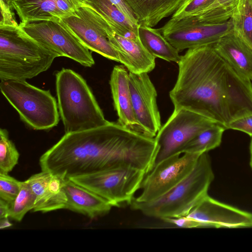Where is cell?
Listing matches in <instances>:
<instances>
[{
    "label": "cell",
    "instance_id": "6da1fadb",
    "mask_svg": "<svg viewBox=\"0 0 252 252\" xmlns=\"http://www.w3.org/2000/svg\"><path fill=\"white\" fill-rule=\"evenodd\" d=\"M158 146L152 138L118 122L88 130L65 133L39 158L42 171L63 178L120 168L132 167L148 173Z\"/></svg>",
    "mask_w": 252,
    "mask_h": 252
},
{
    "label": "cell",
    "instance_id": "7a4b0ae2",
    "mask_svg": "<svg viewBox=\"0 0 252 252\" xmlns=\"http://www.w3.org/2000/svg\"><path fill=\"white\" fill-rule=\"evenodd\" d=\"M169 96L174 108L185 109L224 127L252 114V82L236 71L213 45L188 49L178 63Z\"/></svg>",
    "mask_w": 252,
    "mask_h": 252
},
{
    "label": "cell",
    "instance_id": "3957f363",
    "mask_svg": "<svg viewBox=\"0 0 252 252\" xmlns=\"http://www.w3.org/2000/svg\"><path fill=\"white\" fill-rule=\"evenodd\" d=\"M56 90L65 133L88 130L109 123L86 80L73 70L56 73Z\"/></svg>",
    "mask_w": 252,
    "mask_h": 252
},
{
    "label": "cell",
    "instance_id": "277c9868",
    "mask_svg": "<svg viewBox=\"0 0 252 252\" xmlns=\"http://www.w3.org/2000/svg\"><path fill=\"white\" fill-rule=\"evenodd\" d=\"M56 54L19 26H0V79L26 80L47 70Z\"/></svg>",
    "mask_w": 252,
    "mask_h": 252
},
{
    "label": "cell",
    "instance_id": "5b68a950",
    "mask_svg": "<svg viewBox=\"0 0 252 252\" xmlns=\"http://www.w3.org/2000/svg\"><path fill=\"white\" fill-rule=\"evenodd\" d=\"M214 179L210 158L204 153L200 156L191 172L166 193L148 202L133 199L130 205L132 209L147 216L161 220L186 216L208 194Z\"/></svg>",
    "mask_w": 252,
    "mask_h": 252
},
{
    "label": "cell",
    "instance_id": "8992f818",
    "mask_svg": "<svg viewBox=\"0 0 252 252\" xmlns=\"http://www.w3.org/2000/svg\"><path fill=\"white\" fill-rule=\"evenodd\" d=\"M0 89L20 119L32 129L48 130L58 124L57 100L49 90L17 80L0 81Z\"/></svg>",
    "mask_w": 252,
    "mask_h": 252
},
{
    "label": "cell",
    "instance_id": "52a82bcc",
    "mask_svg": "<svg viewBox=\"0 0 252 252\" xmlns=\"http://www.w3.org/2000/svg\"><path fill=\"white\" fill-rule=\"evenodd\" d=\"M19 26L58 57L70 58L86 67L95 63L90 50L61 18L21 22Z\"/></svg>",
    "mask_w": 252,
    "mask_h": 252
},
{
    "label": "cell",
    "instance_id": "ba28073f",
    "mask_svg": "<svg viewBox=\"0 0 252 252\" xmlns=\"http://www.w3.org/2000/svg\"><path fill=\"white\" fill-rule=\"evenodd\" d=\"M146 173L132 167H120L70 178L98 195L112 206L131 203Z\"/></svg>",
    "mask_w": 252,
    "mask_h": 252
},
{
    "label": "cell",
    "instance_id": "9c48e42d",
    "mask_svg": "<svg viewBox=\"0 0 252 252\" xmlns=\"http://www.w3.org/2000/svg\"><path fill=\"white\" fill-rule=\"evenodd\" d=\"M217 124L197 113L183 108L174 111L155 137L158 146L155 164L176 154L204 129Z\"/></svg>",
    "mask_w": 252,
    "mask_h": 252
},
{
    "label": "cell",
    "instance_id": "30bf717a",
    "mask_svg": "<svg viewBox=\"0 0 252 252\" xmlns=\"http://www.w3.org/2000/svg\"><path fill=\"white\" fill-rule=\"evenodd\" d=\"M200 155L176 154L156 163L142 181L140 194L133 200L148 202L166 193L191 172Z\"/></svg>",
    "mask_w": 252,
    "mask_h": 252
},
{
    "label": "cell",
    "instance_id": "8fae6325",
    "mask_svg": "<svg viewBox=\"0 0 252 252\" xmlns=\"http://www.w3.org/2000/svg\"><path fill=\"white\" fill-rule=\"evenodd\" d=\"M163 36L179 52L214 45L233 31L232 20L218 23L195 20L189 17L170 19L159 29Z\"/></svg>",
    "mask_w": 252,
    "mask_h": 252
},
{
    "label": "cell",
    "instance_id": "7c38bea8",
    "mask_svg": "<svg viewBox=\"0 0 252 252\" xmlns=\"http://www.w3.org/2000/svg\"><path fill=\"white\" fill-rule=\"evenodd\" d=\"M62 19L90 50L120 63L119 54L108 38L111 26L92 7L83 3Z\"/></svg>",
    "mask_w": 252,
    "mask_h": 252
},
{
    "label": "cell",
    "instance_id": "4fadbf2b",
    "mask_svg": "<svg viewBox=\"0 0 252 252\" xmlns=\"http://www.w3.org/2000/svg\"><path fill=\"white\" fill-rule=\"evenodd\" d=\"M133 110L142 133L155 138L161 127L157 93L147 73L129 72Z\"/></svg>",
    "mask_w": 252,
    "mask_h": 252
},
{
    "label": "cell",
    "instance_id": "5bb4252c",
    "mask_svg": "<svg viewBox=\"0 0 252 252\" xmlns=\"http://www.w3.org/2000/svg\"><path fill=\"white\" fill-rule=\"evenodd\" d=\"M186 216L196 221L199 227H252L251 213L220 202L208 194Z\"/></svg>",
    "mask_w": 252,
    "mask_h": 252
},
{
    "label": "cell",
    "instance_id": "9a60e30c",
    "mask_svg": "<svg viewBox=\"0 0 252 252\" xmlns=\"http://www.w3.org/2000/svg\"><path fill=\"white\" fill-rule=\"evenodd\" d=\"M64 179L41 170L26 180L35 197L33 212L46 213L65 209L67 197L63 188Z\"/></svg>",
    "mask_w": 252,
    "mask_h": 252
},
{
    "label": "cell",
    "instance_id": "2e32d148",
    "mask_svg": "<svg viewBox=\"0 0 252 252\" xmlns=\"http://www.w3.org/2000/svg\"><path fill=\"white\" fill-rule=\"evenodd\" d=\"M82 3L80 0H12L21 22L63 19Z\"/></svg>",
    "mask_w": 252,
    "mask_h": 252
},
{
    "label": "cell",
    "instance_id": "e0dca14e",
    "mask_svg": "<svg viewBox=\"0 0 252 252\" xmlns=\"http://www.w3.org/2000/svg\"><path fill=\"white\" fill-rule=\"evenodd\" d=\"M108 38L118 52L120 63L129 72L148 73L154 69L156 58L143 45L139 36L136 39L125 37L111 29Z\"/></svg>",
    "mask_w": 252,
    "mask_h": 252
},
{
    "label": "cell",
    "instance_id": "ac0fdd59",
    "mask_svg": "<svg viewBox=\"0 0 252 252\" xmlns=\"http://www.w3.org/2000/svg\"><path fill=\"white\" fill-rule=\"evenodd\" d=\"M123 65L114 67L109 84L114 106L121 125L142 133L135 119L129 83V72Z\"/></svg>",
    "mask_w": 252,
    "mask_h": 252
},
{
    "label": "cell",
    "instance_id": "d6986e66",
    "mask_svg": "<svg viewBox=\"0 0 252 252\" xmlns=\"http://www.w3.org/2000/svg\"><path fill=\"white\" fill-rule=\"evenodd\" d=\"M63 188L67 197L65 209L94 219L105 215L113 207L98 195L70 179H64Z\"/></svg>",
    "mask_w": 252,
    "mask_h": 252
},
{
    "label": "cell",
    "instance_id": "ffe728a7",
    "mask_svg": "<svg viewBox=\"0 0 252 252\" xmlns=\"http://www.w3.org/2000/svg\"><path fill=\"white\" fill-rule=\"evenodd\" d=\"M213 46L218 54L236 71L252 81V49L233 31Z\"/></svg>",
    "mask_w": 252,
    "mask_h": 252
},
{
    "label": "cell",
    "instance_id": "44dd1931",
    "mask_svg": "<svg viewBox=\"0 0 252 252\" xmlns=\"http://www.w3.org/2000/svg\"><path fill=\"white\" fill-rule=\"evenodd\" d=\"M186 0H125L138 24L153 27L172 15Z\"/></svg>",
    "mask_w": 252,
    "mask_h": 252
},
{
    "label": "cell",
    "instance_id": "7402d4cb",
    "mask_svg": "<svg viewBox=\"0 0 252 252\" xmlns=\"http://www.w3.org/2000/svg\"><path fill=\"white\" fill-rule=\"evenodd\" d=\"M101 16L112 29L125 37L136 39L139 37L138 28L109 0H82Z\"/></svg>",
    "mask_w": 252,
    "mask_h": 252
},
{
    "label": "cell",
    "instance_id": "603a6c76",
    "mask_svg": "<svg viewBox=\"0 0 252 252\" xmlns=\"http://www.w3.org/2000/svg\"><path fill=\"white\" fill-rule=\"evenodd\" d=\"M138 34L143 45L156 58L177 63L180 60L179 51L166 39L159 29L139 25Z\"/></svg>",
    "mask_w": 252,
    "mask_h": 252
},
{
    "label": "cell",
    "instance_id": "cb8c5ba5",
    "mask_svg": "<svg viewBox=\"0 0 252 252\" xmlns=\"http://www.w3.org/2000/svg\"><path fill=\"white\" fill-rule=\"evenodd\" d=\"M225 129L222 125L219 124L204 129L185 145L182 150V154L201 155L219 147Z\"/></svg>",
    "mask_w": 252,
    "mask_h": 252
},
{
    "label": "cell",
    "instance_id": "d4e9b609",
    "mask_svg": "<svg viewBox=\"0 0 252 252\" xmlns=\"http://www.w3.org/2000/svg\"><path fill=\"white\" fill-rule=\"evenodd\" d=\"M231 19L233 31L252 49V0H238Z\"/></svg>",
    "mask_w": 252,
    "mask_h": 252
},
{
    "label": "cell",
    "instance_id": "484cf974",
    "mask_svg": "<svg viewBox=\"0 0 252 252\" xmlns=\"http://www.w3.org/2000/svg\"><path fill=\"white\" fill-rule=\"evenodd\" d=\"M35 201V196L28 183L26 180L22 182L18 195L10 205L9 218L16 221H21L28 212L33 210Z\"/></svg>",
    "mask_w": 252,
    "mask_h": 252
},
{
    "label": "cell",
    "instance_id": "4316f807",
    "mask_svg": "<svg viewBox=\"0 0 252 252\" xmlns=\"http://www.w3.org/2000/svg\"><path fill=\"white\" fill-rule=\"evenodd\" d=\"M19 153L9 139L8 131L0 129V173L8 174L18 164Z\"/></svg>",
    "mask_w": 252,
    "mask_h": 252
},
{
    "label": "cell",
    "instance_id": "83f0119b",
    "mask_svg": "<svg viewBox=\"0 0 252 252\" xmlns=\"http://www.w3.org/2000/svg\"><path fill=\"white\" fill-rule=\"evenodd\" d=\"M215 0H186L172 15L171 19L179 20L196 15L212 5Z\"/></svg>",
    "mask_w": 252,
    "mask_h": 252
},
{
    "label": "cell",
    "instance_id": "f1b7e54d",
    "mask_svg": "<svg viewBox=\"0 0 252 252\" xmlns=\"http://www.w3.org/2000/svg\"><path fill=\"white\" fill-rule=\"evenodd\" d=\"M22 185L19 181L8 174L0 173V199L10 205L18 195Z\"/></svg>",
    "mask_w": 252,
    "mask_h": 252
},
{
    "label": "cell",
    "instance_id": "f546056e",
    "mask_svg": "<svg viewBox=\"0 0 252 252\" xmlns=\"http://www.w3.org/2000/svg\"><path fill=\"white\" fill-rule=\"evenodd\" d=\"M0 0V26L17 27L19 26L15 19L12 0Z\"/></svg>",
    "mask_w": 252,
    "mask_h": 252
},
{
    "label": "cell",
    "instance_id": "4dcf8cb0",
    "mask_svg": "<svg viewBox=\"0 0 252 252\" xmlns=\"http://www.w3.org/2000/svg\"><path fill=\"white\" fill-rule=\"evenodd\" d=\"M225 128L239 130L252 137V114L231 122L225 126Z\"/></svg>",
    "mask_w": 252,
    "mask_h": 252
},
{
    "label": "cell",
    "instance_id": "1f68e13d",
    "mask_svg": "<svg viewBox=\"0 0 252 252\" xmlns=\"http://www.w3.org/2000/svg\"><path fill=\"white\" fill-rule=\"evenodd\" d=\"M164 221L173 224L181 228H198V223L194 220L186 216L174 218H167L163 219Z\"/></svg>",
    "mask_w": 252,
    "mask_h": 252
},
{
    "label": "cell",
    "instance_id": "d6a6232c",
    "mask_svg": "<svg viewBox=\"0 0 252 252\" xmlns=\"http://www.w3.org/2000/svg\"><path fill=\"white\" fill-rule=\"evenodd\" d=\"M114 4L128 18L136 25L138 24L137 18L133 11L125 0H109Z\"/></svg>",
    "mask_w": 252,
    "mask_h": 252
},
{
    "label": "cell",
    "instance_id": "836d02e7",
    "mask_svg": "<svg viewBox=\"0 0 252 252\" xmlns=\"http://www.w3.org/2000/svg\"><path fill=\"white\" fill-rule=\"evenodd\" d=\"M9 207L8 203L0 199V219L9 217Z\"/></svg>",
    "mask_w": 252,
    "mask_h": 252
},
{
    "label": "cell",
    "instance_id": "e575fe53",
    "mask_svg": "<svg viewBox=\"0 0 252 252\" xmlns=\"http://www.w3.org/2000/svg\"><path fill=\"white\" fill-rule=\"evenodd\" d=\"M12 224L9 221L8 218L0 219V228L1 229L9 227Z\"/></svg>",
    "mask_w": 252,
    "mask_h": 252
},
{
    "label": "cell",
    "instance_id": "d590c367",
    "mask_svg": "<svg viewBox=\"0 0 252 252\" xmlns=\"http://www.w3.org/2000/svg\"><path fill=\"white\" fill-rule=\"evenodd\" d=\"M251 141L250 144V165L252 169V137H251Z\"/></svg>",
    "mask_w": 252,
    "mask_h": 252
},
{
    "label": "cell",
    "instance_id": "8d00e7d4",
    "mask_svg": "<svg viewBox=\"0 0 252 252\" xmlns=\"http://www.w3.org/2000/svg\"><path fill=\"white\" fill-rule=\"evenodd\" d=\"M80 0L82 1V0ZM82 2H83V1H82Z\"/></svg>",
    "mask_w": 252,
    "mask_h": 252
},
{
    "label": "cell",
    "instance_id": "74e56055",
    "mask_svg": "<svg viewBox=\"0 0 252 252\" xmlns=\"http://www.w3.org/2000/svg\"></svg>",
    "mask_w": 252,
    "mask_h": 252
}]
</instances>
